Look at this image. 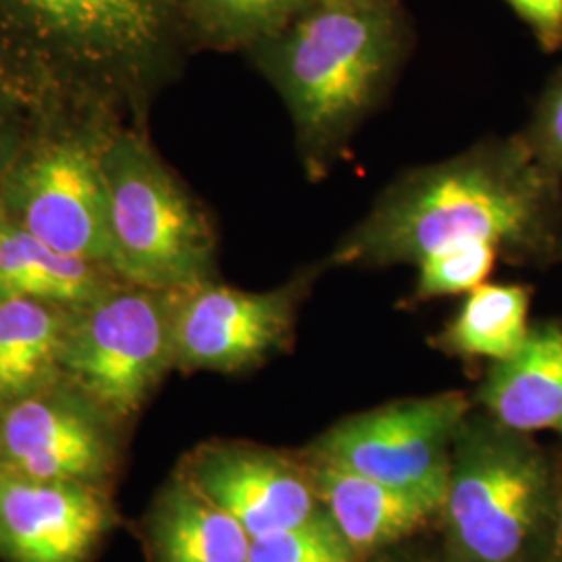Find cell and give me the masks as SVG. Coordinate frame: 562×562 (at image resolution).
<instances>
[{"mask_svg":"<svg viewBox=\"0 0 562 562\" xmlns=\"http://www.w3.org/2000/svg\"><path fill=\"white\" fill-rule=\"evenodd\" d=\"M462 248H492L522 267L562 262V178L533 157L521 134L404 171L323 262L417 267Z\"/></svg>","mask_w":562,"mask_h":562,"instance_id":"6da1fadb","label":"cell"},{"mask_svg":"<svg viewBox=\"0 0 562 562\" xmlns=\"http://www.w3.org/2000/svg\"><path fill=\"white\" fill-rule=\"evenodd\" d=\"M408 44L401 0H313L252 46L288 106L306 178H325L382 106Z\"/></svg>","mask_w":562,"mask_h":562,"instance_id":"7a4b0ae2","label":"cell"},{"mask_svg":"<svg viewBox=\"0 0 562 562\" xmlns=\"http://www.w3.org/2000/svg\"><path fill=\"white\" fill-rule=\"evenodd\" d=\"M550 510V471L527 434L464 419L452 443L442 513L461 562H522Z\"/></svg>","mask_w":562,"mask_h":562,"instance_id":"3957f363","label":"cell"},{"mask_svg":"<svg viewBox=\"0 0 562 562\" xmlns=\"http://www.w3.org/2000/svg\"><path fill=\"white\" fill-rule=\"evenodd\" d=\"M113 269L136 288L183 292L211 280L215 232L178 178L134 136L101 153Z\"/></svg>","mask_w":562,"mask_h":562,"instance_id":"277c9868","label":"cell"},{"mask_svg":"<svg viewBox=\"0 0 562 562\" xmlns=\"http://www.w3.org/2000/svg\"><path fill=\"white\" fill-rule=\"evenodd\" d=\"M176 292L132 288L99 296L67 327L59 364L113 419L142 408L171 364Z\"/></svg>","mask_w":562,"mask_h":562,"instance_id":"5b68a950","label":"cell"},{"mask_svg":"<svg viewBox=\"0 0 562 562\" xmlns=\"http://www.w3.org/2000/svg\"><path fill=\"white\" fill-rule=\"evenodd\" d=\"M469 406L461 392L383 404L323 434L313 446V461L417 492L443 506L452 443Z\"/></svg>","mask_w":562,"mask_h":562,"instance_id":"8992f818","label":"cell"},{"mask_svg":"<svg viewBox=\"0 0 562 562\" xmlns=\"http://www.w3.org/2000/svg\"><path fill=\"white\" fill-rule=\"evenodd\" d=\"M323 271V261L308 265L269 292H244L213 280L176 292V364L234 373L267 361L292 340L302 302Z\"/></svg>","mask_w":562,"mask_h":562,"instance_id":"52a82bcc","label":"cell"},{"mask_svg":"<svg viewBox=\"0 0 562 562\" xmlns=\"http://www.w3.org/2000/svg\"><path fill=\"white\" fill-rule=\"evenodd\" d=\"M9 222L83 261L113 265L109 190L101 153L78 140L42 146L9 183Z\"/></svg>","mask_w":562,"mask_h":562,"instance_id":"ba28073f","label":"cell"},{"mask_svg":"<svg viewBox=\"0 0 562 562\" xmlns=\"http://www.w3.org/2000/svg\"><path fill=\"white\" fill-rule=\"evenodd\" d=\"M178 0H0V23L42 50L136 65L161 48Z\"/></svg>","mask_w":562,"mask_h":562,"instance_id":"9c48e42d","label":"cell"},{"mask_svg":"<svg viewBox=\"0 0 562 562\" xmlns=\"http://www.w3.org/2000/svg\"><path fill=\"white\" fill-rule=\"evenodd\" d=\"M250 540L308 521L322 510L311 473L273 450L250 443H204L181 467Z\"/></svg>","mask_w":562,"mask_h":562,"instance_id":"30bf717a","label":"cell"},{"mask_svg":"<svg viewBox=\"0 0 562 562\" xmlns=\"http://www.w3.org/2000/svg\"><path fill=\"white\" fill-rule=\"evenodd\" d=\"M113 525L99 483L34 480L0 467V550L13 562H86Z\"/></svg>","mask_w":562,"mask_h":562,"instance_id":"8fae6325","label":"cell"},{"mask_svg":"<svg viewBox=\"0 0 562 562\" xmlns=\"http://www.w3.org/2000/svg\"><path fill=\"white\" fill-rule=\"evenodd\" d=\"M0 467L34 480L99 483L113 467L101 425L67 402L25 396L0 419Z\"/></svg>","mask_w":562,"mask_h":562,"instance_id":"7c38bea8","label":"cell"},{"mask_svg":"<svg viewBox=\"0 0 562 562\" xmlns=\"http://www.w3.org/2000/svg\"><path fill=\"white\" fill-rule=\"evenodd\" d=\"M311 480L329 519L359 557L408 538L442 513V503L313 461Z\"/></svg>","mask_w":562,"mask_h":562,"instance_id":"4fadbf2b","label":"cell"},{"mask_svg":"<svg viewBox=\"0 0 562 562\" xmlns=\"http://www.w3.org/2000/svg\"><path fill=\"white\" fill-rule=\"evenodd\" d=\"M475 398L508 429L562 436V323L531 325L519 352L492 364Z\"/></svg>","mask_w":562,"mask_h":562,"instance_id":"5bb4252c","label":"cell"},{"mask_svg":"<svg viewBox=\"0 0 562 562\" xmlns=\"http://www.w3.org/2000/svg\"><path fill=\"white\" fill-rule=\"evenodd\" d=\"M153 562H246L250 536L183 475L162 490L148 519Z\"/></svg>","mask_w":562,"mask_h":562,"instance_id":"9a60e30c","label":"cell"},{"mask_svg":"<svg viewBox=\"0 0 562 562\" xmlns=\"http://www.w3.org/2000/svg\"><path fill=\"white\" fill-rule=\"evenodd\" d=\"M90 304L101 296L92 262L59 252L0 215V299Z\"/></svg>","mask_w":562,"mask_h":562,"instance_id":"2e32d148","label":"cell"},{"mask_svg":"<svg viewBox=\"0 0 562 562\" xmlns=\"http://www.w3.org/2000/svg\"><path fill=\"white\" fill-rule=\"evenodd\" d=\"M531 290L521 283H482L464 294L457 315L434 340L446 355L501 362L529 336Z\"/></svg>","mask_w":562,"mask_h":562,"instance_id":"e0dca14e","label":"cell"},{"mask_svg":"<svg viewBox=\"0 0 562 562\" xmlns=\"http://www.w3.org/2000/svg\"><path fill=\"white\" fill-rule=\"evenodd\" d=\"M67 325L46 302L0 299V401L32 396L59 364Z\"/></svg>","mask_w":562,"mask_h":562,"instance_id":"ac0fdd59","label":"cell"},{"mask_svg":"<svg viewBox=\"0 0 562 562\" xmlns=\"http://www.w3.org/2000/svg\"><path fill=\"white\" fill-rule=\"evenodd\" d=\"M202 32L217 44H246L276 36L313 0H186Z\"/></svg>","mask_w":562,"mask_h":562,"instance_id":"d6986e66","label":"cell"},{"mask_svg":"<svg viewBox=\"0 0 562 562\" xmlns=\"http://www.w3.org/2000/svg\"><path fill=\"white\" fill-rule=\"evenodd\" d=\"M359 559L322 508L296 527L255 538L246 562H357Z\"/></svg>","mask_w":562,"mask_h":562,"instance_id":"ffe728a7","label":"cell"},{"mask_svg":"<svg viewBox=\"0 0 562 562\" xmlns=\"http://www.w3.org/2000/svg\"><path fill=\"white\" fill-rule=\"evenodd\" d=\"M501 257L492 248H462L429 257L417 265L413 301L469 294L487 280Z\"/></svg>","mask_w":562,"mask_h":562,"instance_id":"44dd1931","label":"cell"},{"mask_svg":"<svg viewBox=\"0 0 562 562\" xmlns=\"http://www.w3.org/2000/svg\"><path fill=\"white\" fill-rule=\"evenodd\" d=\"M522 140L546 169L562 178V67L543 88Z\"/></svg>","mask_w":562,"mask_h":562,"instance_id":"7402d4cb","label":"cell"},{"mask_svg":"<svg viewBox=\"0 0 562 562\" xmlns=\"http://www.w3.org/2000/svg\"><path fill=\"white\" fill-rule=\"evenodd\" d=\"M533 32L543 50L562 48V0H504Z\"/></svg>","mask_w":562,"mask_h":562,"instance_id":"603a6c76","label":"cell"},{"mask_svg":"<svg viewBox=\"0 0 562 562\" xmlns=\"http://www.w3.org/2000/svg\"><path fill=\"white\" fill-rule=\"evenodd\" d=\"M552 559L562 562V498L557 506V519H554V533H552Z\"/></svg>","mask_w":562,"mask_h":562,"instance_id":"cb8c5ba5","label":"cell"},{"mask_svg":"<svg viewBox=\"0 0 562 562\" xmlns=\"http://www.w3.org/2000/svg\"><path fill=\"white\" fill-rule=\"evenodd\" d=\"M4 167H7V144H4V138L0 134V178L4 173Z\"/></svg>","mask_w":562,"mask_h":562,"instance_id":"d4e9b609","label":"cell"},{"mask_svg":"<svg viewBox=\"0 0 562 562\" xmlns=\"http://www.w3.org/2000/svg\"><path fill=\"white\" fill-rule=\"evenodd\" d=\"M398 562H422V561H398Z\"/></svg>","mask_w":562,"mask_h":562,"instance_id":"484cf974","label":"cell"}]
</instances>
